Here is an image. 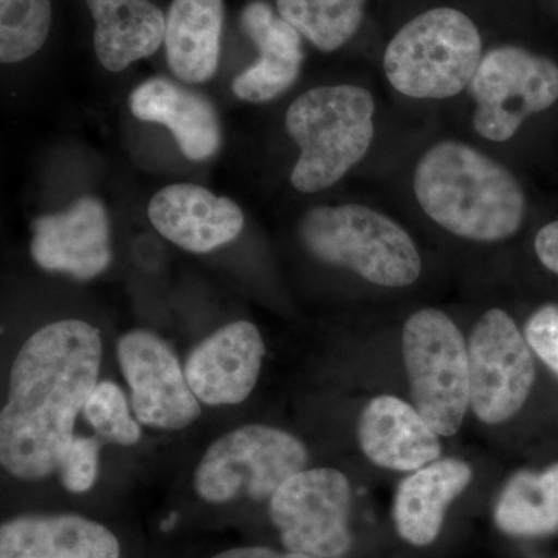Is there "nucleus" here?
<instances>
[{"instance_id":"nucleus-22","label":"nucleus","mask_w":558,"mask_h":558,"mask_svg":"<svg viewBox=\"0 0 558 558\" xmlns=\"http://www.w3.org/2000/svg\"><path fill=\"white\" fill-rule=\"evenodd\" d=\"M495 523L513 537H542L558 531V464L542 473L513 476L498 499Z\"/></svg>"},{"instance_id":"nucleus-19","label":"nucleus","mask_w":558,"mask_h":558,"mask_svg":"<svg viewBox=\"0 0 558 558\" xmlns=\"http://www.w3.org/2000/svg\"><path fill=\"white\" fill-rule=\"evenodd\" d=\"M97 60L120 73L163 46L167 13L153 0H83Z\"/></svg>"},{"instance_id":"nucleus-24","label":"nucleus","mask_w":558,"mask_h":558,"mask_svg":"<svg viewBox=\"0 0 558 558\" xmlns=\"http://www.w3.org/2000/svg\"><path fill=\"white\" fill-rule=\"evenodd\" d=\"M54 24L53 0H0V61L20 64L49 43Z\"/></svg>"},{"instance_id":"nucleus-14","label":"nucleus","mask_w":558,"mask_h":558,"mask_svg":"<svg viewBox=\"0 0 558 558\" xmlns=\"http://www.w3.org/2000/svg\"><path fill=\"white\" fill-rule=\"evenodd\" d=\"M32 258L47 271L92 279L108 269L109 218L105 205L86 196L53 215L32 222Z\"/></svg>"},{"instance_id":"nucleus-1","label":"nucleus","mask_w":558,"mask_h":558,"mask_svg":"<svg viewBox=\"0 0 558 558\" xmlns=\"http://www.w3.org/2000/svg\"><path fill=\"white\" fill-rule=\"evenodd\" d=\"M101 359L100 330L83 319L50 323L22 344L0 411V462L11 476L31 483L58 472Z\"/></svg>"},{"instance_id":"nucleus-23","label":"nucleus","mask_w":558,"mask_h":558,"mask_svg":"<svg viewBox=\"0 0 558 558\" xmlns=\"http://www.w3.org/2000/svg\"><path fill=\"white\" fill-rule=\"evenodd\" d=\"M368 0H275L279 16L323 53H333L357 35Z\"/></svg>"},{"instance_id":"nucleus-5","label":"nucleus","mask_w":558,"mask_h":558,"mask_svg":"<svg viewBox=\"0 0 558 558\" xmlns=\"http://www.w3.org/2000/svg\"><path fill=\"white\" fill-rule=\"evenodd\" d=\"M483 38L475 21L453 7H435L403 24L384 54L388 83L418 100H446L470 86Z\"/></svg>"},{"instance_id":"nucleus-17","label":"nucleus","mask_w":558,"mask_h":558,"mask_svg":"<svg viewBox=\"0 0 558 558\" xmlns=\"http://www.w3.org/2000/svg\"><path fill=\"white\" fill-rule=\"evenodd\" d=\"M359 440L371 462L398 472H416L440 454L438 433L395 396L371 400L360 416Z\"/></svg>"},{"instance_id":"nucleus-25","label":"nucleus","mask_w":558,"mask_h":558,"mask_svg":"<svg viewBox=\"0 0 558 558\" xmlns=\"http://www.w3.org/2000/svg\"><path fill=\"white\" fill-rule=\"evenodd\" d=\"M84 417L100 438L121 447H132L142 438L137 418L123 389L110 380L98 381L83 409Z\"/></svg>"},{"instance_id":"nucleus-26","label":"nucleus","mask_w":558,"mask_h":558,"mask_svg":"<svg viewBox=\"0 0 558 558\" xmlns=\"http://www.w3.org/2000/svg\"><path fill=\"white\" fill-rule=\"evenodd\" d=\"M101 446L92 436H76L62 458L58 473L62 487L73 495L87 494L95 486Z\"/></svg>"},{"instance_id":"nucleus-8","label":"nucleus","mask_w":558,"mask_h":558,"mask_svg":"<svg viewBox=\"0 0 558 558\" xmlns=\"http://www.w3.org/2000/svg\"><path fill=\"white\" fill-rule=\"evenodd\" d=\"M351 484L336 469L301 470L266 502L281 549L311 558H343L352 548Z\"/></svg>"},{"instance_id":"nucleus-28","label":"nucleus","mask_w":558,"mask_h":558,"mask_svg":"<svg viewBox=\"0 0 558 558\" xmlns=\"http://www.w3.org/2000/svg\"><path fill=\"white\" fill-rule=\"evenodd\" d=\"M193 558V557H190ZM194 558H311L301 556V554L289 553L284 549H275L271 546L260 545V543H250V545L227 546L208 553L201 554Z\"/></svg>"},{"instance_id":"nucleus-10","label":"nucleus","mask_w":558,"mask_h":558,"mask_svg":"<svg viewBox=\"0 0 558 558\" xmlns=\"http://www.w3.org/2000/svg\"><path fill=\"white\" fill-rule=\"evenodd\" d=\"M470 407L486 424H501L519 413L535 380L526 339L501 310L476 323L469 344Z\"/></svg>"},{"instance_id":"nucleus-2","label":"nucleus","mask_w":558,"mask_h":558,"mask_svg":"<svg viewBox=\"0 0 558 558\" xmlns=\"http://www.w3.org/2000/svg\"><path fill=\"white\" fill-rule=\"evenodd\" d=\"M413 189L425 215L464 240H509L526 215V196L515 175L454 140L440 142L422 156Z\"/></svg>"},{"instance_id":"nucleus-6","label":"nucleus","mask_w":558,"mask_h":558,"mask_svg":"<svg viewBox=\"0 0 558 558\" xmlns=\"http://www.w3.org/2000/svg\"><path fill=\"white\" fill-rule=\"evenodd\" d=\"M300 238L315 258L373 284L405 288L421 275V255L410 234L363 205L312 208L301 220Z\"/></svg>"},{"instance_id":"nucleus-27","label":"nucleus","mask_w":558,"mask_h":558,"mask_svg":"<svg viewBox=\"0 0 558 558\" xmlns=\"http://www.w3.org/2000/svg\"><path fill=\"white\" fill-rule=\"evenodd\" d=\"M524 336L529 347L534 349L546 365L558 376V306L548 304L539 307L529 322Z\"/></svg>"},{"instance_id":"nucleus-16","label":"nucleus","mask_w":558,"mask_h":558,"mask_svg":"<svg viewBox=\"0 0 558 558\" xmlns=\"http://www.w3.org/2000/svg\"><path fill=\"white\" fill-rule=\"evenodd\" d=\"M240 27L258 50V60L242 70L231 89L242 101L275 100L299 80L304 62L303 36L266 0H250L240 14Z\"/></svg>"},{"instance_id":"nucleus-9","label":"nucleus","mask_w":558,"mask_h":558,"mask_svg":"<svg viewBox=\"0 0 558 558\" xmlns=\"http://www.w3.org/2000/svg\"><path fill=\"white\" fill-rule=\"evenodd\" d=\"M476 109L473 128L488 142L512 138L524 121L558 100V65L519 46L483 54L469 86Z\"/></svg>"},{"instance_id":"nucleus-21","label":"nucleus","mask_w":558,"mask_h":558,"mask_svg":"<svg viewBox=\"0 0 558 558\" xmlns=\"http://www.w3.org/2000/svg\"><path fill=\"white\" fill-rule=\"evenodd\" d=\"M472 469L458 459H442L402 481L396 494V529L413 546H428L438 538L451 502L468 488Z\"/></svg>"},{"instance_id":"nucleus-13","label":"nucleus","mask_w":558,"mask_h":558,"mask_svg":"<svg viewBox=\"0 0 558 558\" xmlns=\"http://www.w3.org/2000/svg\"><path fill=\"white\" fill-rule=\"evenodd\" d=\"M266 344L253 323L240 319L191 349L185 376L201 403L240 405L258 384Z\"/></svg>"},{"instance_id":"nucleus-18","label":"nucleus","mask_w":558,"mask_h":558,"mask_svg":"<svg viewBox=\"0 0 558 558\" xmlns=\"http://www.w3.org/2000/svg\"><path fill=\"white\" fill-rule=\"evenodd\" d=\"M132 116L170 130L186 159L205 161L218 153L220 126L211 102L168 78L146 80L132 90Z\"/></svg>"},{"instance_id":"nucleus-11","label":"nucleus","mask_w":558,"mask_h":558,"mask_svg":"<svg viewBox=\"0 0 558 558\" xmlns=\"http://www.w3.org/2000/svg\"><path fill=\"white\" fill-rule=\"evenodd\" d=\"M117 360L131 389V409L140 425L180 432L202 414L174 349L157 333L134 329L117 343Z\"/></svg>"},{"instance_id":"nucleus-12","label":"nucleus","mask_w":558,"mask_h":558,"mask_svg":"<svg viewBox=\"0 0 558 558\" xmlns=\"http://www.w3.org/2000/svg\"><path fill=\"white\" fill-rule=\"evenodd\" d=\"M0 558H134L108 521L75 510H27L0 524Z\"/></svg>"},{"instance_id":"nucleus-4","label":"nucleus","mask_w":558,"mask_h":558,"mask_svg":"<svg viewBox=\"0 0 558 558\" xmlns=\"http://www.w3.org/2000/svg\"><path fill=\"white\" fill-rule=\"evenodd\" d=\"M306 446L270 425H242L209 444L194 470V497L216 515H241L244 505H263L306 469Z\"/></svg>"},{"instance_id":"nucleus-29","label":"nucleus","mask_w":558,"mask_h":558,"mask_svg":"<svg viewBox=\"0 0 558 558\" xmlns=\"http://www.w3.org/2000/svg\"><path fill=\"white\" fill-rule=\"evenodd\" d=\"M535 252L543 266L558 275V220L538 231L535 238Z\"/></svg>"},{"instance_id":"nucleus-3","label":"nucleus","mask_w":558,"mask_h":558,"mask_svg":"<svg viewBox=\"0 0 558 558\" xmlns=\"http://www.w3.org/2000/svg\"><path fill=\"white\" fill-rule=\"evenodd\" d=\"M376 101L352 84L304 92L286 113V130L300 146L290 182L300 193L328 190L368 154Z\"/></svg>"},{"instance_id":"nucleus-15","label":"nucleus","mask_w":558,"mask_h":558,"mask_svg":"<svg viewBox=\"0 0 558 558\" xmlns=\"http://www.w3.org/2000/svg\"><path fill=\"white\" fill-rule=\"evenodd\" d=\"M148 216L165 240L191 253H209L240 236L244 213L204 186L174 183L149 202Z\"/></svg>"},{"instance_id":"nucleus-7","label":"nucleus","mask_w":558,"mask_h":558,"mask_svg":"<svg viewBox=\"0 0 558 558\" xmlns=\"http://www.w3.org/2000/svg\"><path fill=\"white\" fill-rule=\"evenodd\" d=\"M403 359L414 409L439 436L459 432L470 405L469 351L453 319L422 310L403 326Z\"/></svg>"},{"instance_id":"nucleus-20","label":"nucleus","mask_w":558,"mask_h":558,"mask_svg":"<svg viewBox=\"0 0 558 558\" xmlns=\"http://www.w3.org/2000/svg\"><path fill=\"white\" fill-rule=\"evenodd\" d=\"M223 0H171L163 49L168 68L186 84H204L219 69Z\"/></svg>"}]
</instances>
